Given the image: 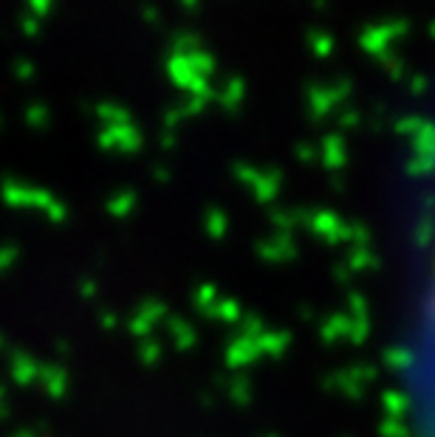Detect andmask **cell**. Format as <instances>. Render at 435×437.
I'll return each instance as SVG.
<instances>
[]
</instances>
